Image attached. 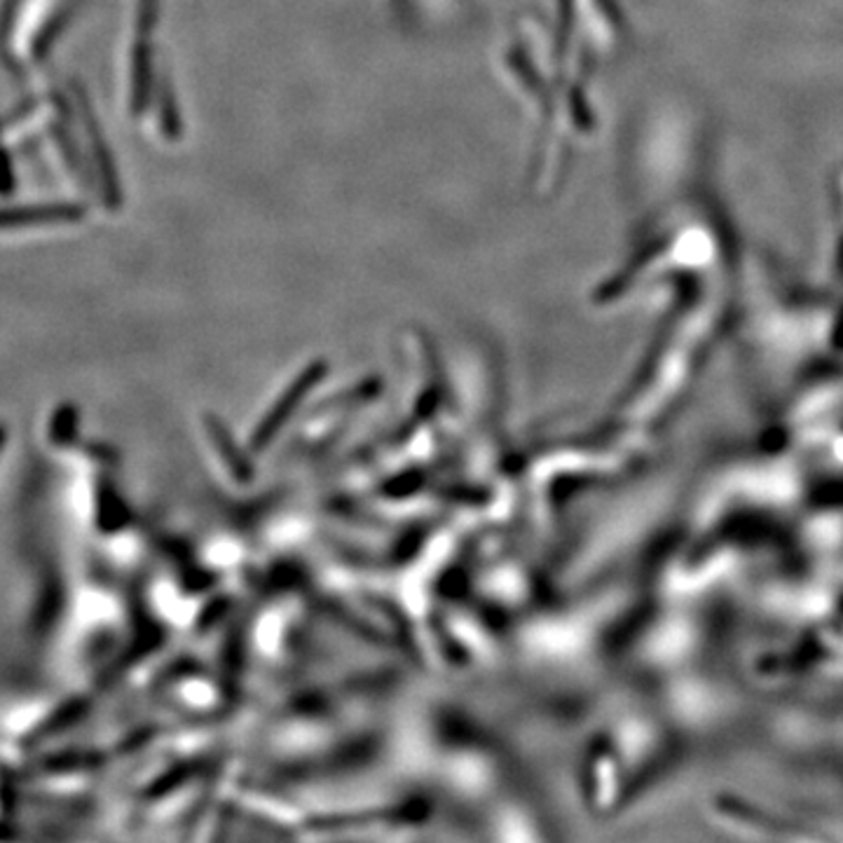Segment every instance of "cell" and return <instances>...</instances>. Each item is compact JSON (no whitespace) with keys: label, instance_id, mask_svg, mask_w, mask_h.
<instances>
[{"label":"cell","instance_id":"1","mask_svg":"<svg viewBox=\"0 0 843 843\" xmlns=\"http://www.w3.org/2000/svg\"><path fill=\"white\" fill-rule=\"evenodd\" d=\"M0 443H3V429H0Z\"/></svg>","mask_w":843,"mask_h":843}]
</instances>
